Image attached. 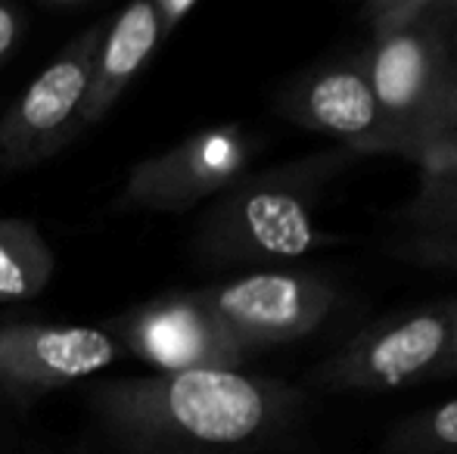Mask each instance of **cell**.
Here are the masks:
<instances>
[{"instance_id": "obj_16", "label": "cell", "mask_w": 457, "mask_h": 454, "mask_svg": "<svg viewBox=\"0 0 457 454\" xmlns=\"http://www.w3.org/2000/svg\"><path fill=\"white\" fill-rule=\"evenodd\" d=\"M29 29L31 25H29V16H25L22 6L0 0V66L16 56V50L22 47Z\"/></svg>"}, {"instance_id": "obj_1", "label": "cell", "mask_w": 457, "mask_h": 454, "mask_svg": "<svg viewBox=\"0 0 457 454\" xmlns=\"http://www.w3.org/2000/svg\"><path fill=\"white\" fill-rule=\"evenodd\" d=\"M91 408L125 454H243L287 442L302 395L280 380L209 367L106 380Z\"/></svg>"}, {"instance_id": "obj_11", "label": "cell", "mask_w": 457, "mask_h": 454, "mask_svg": "<svg viewBox=\"0 0 457 454\" xmlns=\"http://www.w3.org/2000/svg\"><path fill=\"white\" fill-rule=\"evenodd\" d=\"M414 162L420 184L408 206L392 215L398 236L389 252L417 265L457 268V128L436 137Z\"/></svg>"}, {"instance_id": "obj_4", "label": "cell", "mask_w": 457, "mask_h": 454, "mask_svg": "<svg viewBox=\"0 0 457 454\" xmlns=\"http://www.w3.org/2000/svg\"><path fill=\"white\" fill-rule=\"evenodd\" d=\"M103 31L106 22L79 31L0 115V175L35 169L75 140Z\"/></svg>"}, {"instance_id": "obj_10", "label": "cell", "mask_w": 457, "mask_h": 454, "mask_svg": "<svg viewBox=\"0 0 457 454\" xmlns=\"http://www.w3.org/2000/svg\"><path fill=\"white\" fill-rule=\"evenodd\" d=\"M280 112L314 134H327L352 156L389 153L398 156L395 140L383 125L370 78L358 56L337 60L299 75L283 91Z\"/></svg>"}, {"instance_id": "obj_6", "label": "cell", "mask_w": 457, "mask_h": 454, "mask_svg": "<svg viewBox=\"0 0 457 454\" xmlns=\"http://www.w3.org/2000/svg\"><path fill=\"white\" fill-rule=\"evenodd\" d=\"M457 302L429 305L408 315L386 318L358 330L337 355L312 370V383L327 392L392 389L436 376L448 349Z\"/></svg>"}, {"instance_id": "obj_12", "label": "cell", "mask_w": 457, "mask_h": 454, "mask_svg": "<svg viewBox=\"0 0 457 454\" xmlns=\"http://www.w3.org/2000/svg\"><path fill=\"white\" fill-rule=\"evenodd\" d=\"M162 44L165 37L159 29L153 0H137L109 19L94 56L91 85H87L85 112H81V131L106 119L109 110L121 100V94L134 85V78L150 66V60L159 54Z\"/></svg>"}, {"instance_id": "obj_17", "label": "cell", "mask_w": 457, "mask_h": 454, "mask_svg": "<svg viewBox=\"0 0 457 454\" xmlns=\"http://www.w3.org/2000/svg\"><path fill=\"white\" fill-rule=\"evenodd\" d=\"M193 0H153V10H156V19H159V29H162V37L169 41L171 31L184 22L187 16L193 12Z\"/></svg>"}, {"instance_id": "obj_2", "label": "cell", "mask_w": 457, "mask_h": 454, "mask_svg": "<svg viewBox=\"0 0 457 454\" xmlns=\"http://www.w3.org/2000/svg\"><path fill=\"white\" fill-rule=\"evenodd\" d=\"M352 159L345 150H327L259 175H243L196 221V259L212 268L280 265L333 243L318 227V209L327 184Z\"/></svg>"}, {"instance_id": "obj_19", "label": "cell", "mask_w": 457, "mask_h": 454, "mask_svg": "<svg viewBox=\"0 0 457 454\" xmlns=\"http://www.w3.org/2000/svg\"><path fill=\"white\" fill-rule=\"evenodd\" d=\"M454 115H457V62H454Z\"/></svg>"}, {"instance_id": "obj_18", "label": "cell", "mask_w": 457, "mask_h": 454, "mask_svg": "<svg viewBox=\"0 0 457 454\" xmlns=\"http://www.w3.org/2000/svg\"><path fill=\"white\" fill-rule=\"evenodd\" d=\"M436 376H457V315H454V324H452V336H448L445 358H442Z\"/></svg>"}, {"instance_id": "obj_13", "label": "cell", "mask_w": 457, "mask_h": 454, "mask_svg": "<svg viewBox=\"0 0 457 454\" xmlns=\"http://www.w3.org/2000/svg\"><path fill=\"white\" fill-rule=\"evenodd\" d=\"M54 271L56 255L35 221L0 215V305L37 299Z\"/></svg>"}, {"instance_id": "obj_15", "label": "cell", "mask_w": 457, "mask_h": 454, "mask_svg": "<svg viewBox=\"0 0 457 454\" xmlns=\"http://www.w3.org/2000/svg\"><path fill=\"white\" fill-rule=\"evenodd\" d=\"M392 451L398 454H448L457 451V399L402 420L389 436Z\"/></svg>"}, {"instance_id": "obj_5", "label": "cell", "mask_w": 457, "mask_h": 454, "mask_svg": "<svg viewBox=\"0 0 457 454\" xmlns=\"http://www.w3.org/2000/svg\"><path fill=\"white\" fill-rule=\"evenodd\" d=\"M193 293L243 351L302 340L337 305V290L299 268H265Z\"/></svg>"}, {"instance_id": "obj_7", "label": "cell", "mask_w": 457, "mask_h": 454, "mask_svg": "<svg viewBox=\"0 0 457 454\" xmlns=\"http://www.w3.org/2000/svg\"><path fill=\"white\" fill-rule=\"evenodd\" d=\"M253 156L255 144L243 128H205L134 165L115 206L128 212H187L240 181Z\"/></svg>"}, {"instance_id": "obj_9", "label": "cell", "mask_w": 457, "mask_h": 454, "mask_svg": "<svg viewBox=\"0 0 457 454\" xmlns=\"http://www.w3.org/2000/svg\"><path fill=\"white\" fill-rule=\"evenodd\" d=\"M125 351L103 327L12 321L0 324V405L25 408L94 376Z\"/></svg>"}, {"instance_id": "obj_14", "label": "cell", "mask_w": 457, "mask_h": 454, "mask_svg": "<svg viewBox=\"0 0 457 454\" xmlns=\"http://www.w3.org/2000/svg\"><path fill=\"white\" fill-rule=\"evenodd\" d=\"M373 35L386 31H457V0H379L364 10Z\"/></svg>"}, {"instance_id": "obj_3", "label": "cell", "mask_w": 457, "mask_h": 454, "mask_svg": "<svg viewBox=\"0 0 457 454\" xmlns=\"http://www.w3.org/2000/svg\"><path fill=\"white\" fill-rule=\"evenodd\" d=\"M361 66L370 78L383 125L398 156L417 159L436 137L457 128L454 62L457 31L373 35Z\"/></svg>"}, {"instance_id": "obj_8", "label": "cell", "mask_w": 457, "mask_h": 454, "mask_svg": "<svg viewBox=\"0 0 457 454\" xmlns=\"http://www.w3.org/2000/svg\"><path fill=\"white\" fill-rule=\"evenodd\" d=\"M103 330L119 343L125 355L150 364L156 374L209 367L240 370L246 355L224 334V327L193 290L146 299L137 309L109 318Z\"/></svg>"}]
</instances>
